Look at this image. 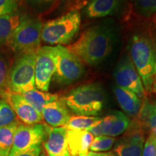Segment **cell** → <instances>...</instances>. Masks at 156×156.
Here are the masks:
<instances>
[{
    "label": "cell",
    "instance_id": "obj_38",
    "mask_svg": "<svg viewBox=\"0 0 156 156\" xmlns=\"http://www.w3.org/2000/svg\"><path fill=\"white\" fill-rule=\"evenodd\" d=\"M153 21H154V23H155V25H156V14H155V15H153Z\"/></svg>",
    "mask_w": 156,
    "mask_h": 156
},
{
    "label": "cell",
    "instance_id": "obj_32",
    "mask_svg": "<svg viewBox=\"0 0 156 156\" xmlns=\"http://www.w3.org/2000/svg\"><path fill=\"white\" fill-rule=\"evenodd\" d=\"M142 156H156V139L151 134L146 138Z\"/></svg>",
    "mask_w": 156,
    "mask_h": 156
},
{
    "label": "cell",
    "instance_id": "obj_9",
    "mask_svg": "<svg viewBox=\"0 0 156 156\" xmlns=\"http://www.w3.org/2000/svg\"><path fill=\"white\" fill-rule=\"evenodd\" d=\"M48 129L49 126L41 123L33 125L20 123L15 132L12 147L9 156L34 146L41 145L47 137Z\"/></svg>",
    "mask_w": 156,
    "mask_h": 156
},
{
    "label": "cell",
    "instance_id": "obj_34",
    "mask_svg": "<svg viewBox=\"0 0 156 156\" xmlns=\"http://www.w3.org/2000/svg\"><path fill=\"white\" fill-rule=\"evenodd\" d=\"M152 93H154L156 96V73L155 75V77L153 78V85H152Z\"/></svg>",
    "mask_w": 156,
    "mask_h": 156
},
{
    "label": "cell",
    "instance_id": "obj_13",
    "mask_svg": "<svg viewBox=\"0 0 156 156\" xmlns=\"http://www.w3.org/2000/svg\"><path fill=\"white\" fill-rule=\"evenodd\" d=\"M4 100L7 101L16 114L17 118L23 124L28 125L40 124L42 122L41 114L28 103L21 94L9 93Z\"/></svg>",
    "mask_w": 156,
    "mask_h": 156
},
{
    "label": "cell",
    "instance_id": "obj_24",
    "mask_svg": "<svg viewBox=\"0 0 156 156\" xmlns=\"http://www.w3.org/2000/svg\"><path fill=\"white\" fill-rule=\"evenodd\" d=\"M138 16L147 19L156 14V0H128Z\"/></svg>",
    "mask_w": 156,
    "mask_h": 156
},
{
    "label": "cell",
    "instance_id": "obj_18",
    "mask_svg": "<svg viewBox=\"0 0 156 156\" xmlns=\"http://www.w3.org/2000/svg\"><path fill=\"white\" fill-rule=\"evenodd\" d=\"M145 132L156 139V101H150L147 98L142 101V108L136 116Z\"/></svg>",
    "mask_w": 156,
    "mask_h": 156
},
{
    "label": "cell",
    "instance_id": "obj_7",
    "mask_svg": "<svg viewBox=\"0 0 156 156\" xmlns=\"http://www.w3.org/2000/svg\"><path fill=\"white\" fill-rule=\"evenodd\" d=\"M56 46V70L53 75L54 81L60 85H68L79 80L85 74V64L67 47Z\"/></svg>",
    "mask_w": 156,
    "mask_h": 156
},
{
    "label": "cell",
    "instance_id": "obj_5",
    "mask_svg": "<svg viewBox=\"0 0 156 156\" xmlns=\"http://www.w3.org/2000/svg\"><path fill=\"white\" fill-rule=\"evenodd\" d=\"M44 23L38 17L27 15L12 35L6 46L18 55L36 52L41 47Z\"/></svg>",
    "mask_w": 156,
    "mask_h": 156
},
{
    "label": "cell",
    "instance_id": "obj_17",
    "mask_svg": "<svg viewBox=\"0 0 156 156\" xmlns=\"http://www.w3.org/2000/svg\"><path fill=\"white\" fill-rule=\"evenodd\" d=\"M117 102L126 116L136 118L142 108V101L135 93L118 85L114 87Z\"/></svg>",
    "mask_w": 156,
    "mask_h": 156
},
{
    "label": "cell",
    "instance_id": "obj_11",
    "mask_svg": "<svg viewBox=\"0 0 156 156\" xmlns=\"http://www.w3.org/2000/svg\"><path fill=\"white\" fill-rule=\"evenodd\" d=\"M114 77L118 86L132 91L142 100L147 98L141 77L127 54L120 58L114 71Z\"/></svg>",
    "mask_w": 156,
    "mask_h": 156
},
{
    "label": "cell",
    "instance_id": "obj_25",
    "mask_svg": "<svg viewBox=\"0 0 156 156\" xmlns=\"http://www.w3.org/2000/svg\"><path fill=\"white\" fill-rule=\"evenodd\" d=\"M99 116H71L65 127L67 129L87 130L91 126L101 119Z\"/></svg>",
    "mask_w": 156,
    "mask_h": 156
},
{
    "label": "cell",
    "instance_id": "obj_35",
    "mask_svg": "<svg viewBox=\"0 0 156 156\" xmlns=\"http://www.w3.org/2000/svg\"><path fill=\"white\" fill-rule=\"evenodd\" d=\"M102 153H93V152H89L88 153L83 156H101Z\"/></svg>",
    "mask_w": 156,
    "mask_h": 156
},
{
    "label": "cell",
    "instance_id": "obj_20",
    "mask_svg": "<svg viewBox=\"0 0 156 156\" xmlns=\"http://www.w3.org/2000/svg\"><path fill=\"white\" fill-rule=\"evenodd\" d=\"M21 95L24 98L25 100L30 103L40 114H41L43 108L48 103L58 99V95L57 94H52L45 91L38 90L36 88L22 93Z\"/></svg>",
    "mask_w": 156,
    "mask_h": 156
},
{
    "label": "cell",
    "instance_id": "obj_2",
    "mask_svg": "<svg viewBox=\"0 0 156 156\" xmlns=\"http://www.w3.org/2000/svg\"><path fill=\"white\" fill-rule=\"evenodd\" d=\"M129 51L146 94H151L156 73V36L151 28L141 27L133 31L129 41Z\"/></svg>",
    "mask_w": 156,
    "mask_h": 156
},
{
    "label": "cell",
    "instance_id": "obj_36",
    "mask_svg": "<svg viewBox=\"0 0 156 156\" xmlns=\"http://www.w3.org/2000/svg\"><path fill=\"white\" fill-rule=\"evenodd\" d=\"M101 156H117L114 152H107V153H102Z\"/></svg>",
    "mask_w": 156,
    "mask_h": 156
},
{
    "label": "cell",
    "instance_id": "obj_4",
    "mask_svg": "<svg viewBox=\"0 0 156 156\" xmlns=\"http://www.w3.org/2000/svg\"><path fill=\"white\" fill-rule=\"evenodd\" d=\"M80 10L74 9L43 24L41 41L56 46L69 45L77 36L81 27Z\"/></svg>",
    "mask_w": 156,
    "mask_h": 156
},
{
    "label": "cell",
    "instance_id": "obj_22",
    "mask_svg": "<svg viewBox=\"0 0 156 156\" xmlns=\"http://www.w3.org/2000/svg\"><path fill=\"white\" fill-rule=\"evenodd\" d=\"M20 122L0 127V156H9L12 147L15 132Z\"/></svg>",
    "mask_w": 156,
    "mask_h": 156
},
{
    "label": "cell",
    "instance_id": "obj_8",
    "mask_svg": "<svg viewBox=\"0 0 156 156\" xmlns=\"http://www.w3.org/2000/svg\"><path fill=\"white\" fill-rule=\"evenodd\" d=\"M56 46H41L36 53L35 85L37 89L48 92L56 70Z\"/></svg>",
    "mask_w": 156,
    "mask_h": 156
},
{
    "label": "cell",
    "instance_id": "obj_19",
    "mask_svg": "<svg viewBox=\"0 0 156 156\" xmlns=\"http://www.w3.org/2000/svg\"><path fill=\"white\" fill-rule=\"evenodd\" d=\"M27 14L17 9L14 12L0 16V46L7 44L9 39Z\"/></svg>",
    "mask_w": 156,
    "mask_h": 156
},
{
    "label": "cell",
    "instance_id": "obj_30",
    "mask_svg": "<svg viewBox=\"0 0 156 156\" xmlns=\"http://www.w3.org/2000/svg\"><path fill=\"white\" fill-rule=\"evenodd\" d=\"M90 0H62L61 5V9L64 12L68 11L78 9L80 10L87 5Z\"/></svg>",
    "mask_w": 156,
    "mask_h": 156
},
{
    "label": "cell",
    "instance_id": "obj_16",
    "mask_svg": "<svg viewBox=\"0 0 156 156\" xmlns=\"http://www.w3.org/2000/svg\"><path fill=\"white\" fill-rule=\"evenodd\" d=\"M68 151L70 156H83L89 153L94 136L87 130L67 129Z\"/></svg>",
    "mask_w": 156,
    "mask_h": 156
},
{
    "label": "cell",
    "instance_id": "obj_23",
    "mask_svg": "<svg viewBox=\"0 0 156 156\" xmlns=\"http://www.w3.org/2000/svg\"><path fill=\"white\" fill-rule=\"evenodd\" d=\"M114 116L112 127L107 136L116 137L122 134L127 129L131 121L126 115L119 111H113L111 112Z\"/></svg>",
    "mask_w": 156,
    "mask_h": 156
},
{
    "label": "cell",
    "instance_id": "obj_26",
    "mask_svg": "<svg viewBox=\"0 0 156 156\" xmlns=\"http://www.w3.org/2000/svg\"><path fill=\"white\" fill-rule=\"evenodd\" d=\"M9 61L4 54L0 53V98L5 99L10 92L8 85L9 73L10 69Z\"/></svg>",
    "mask_w": 156,
    "mask_h": 156
},
{
    "label": "cell",
    "instance_id": "obj_28",
    "mask_svg": "<svg viewBox=\"0 0 156 156\" xmlns=\"http://www.w3.org/2000/svg\"><path fill=\"white\" fill-rule=\"evenodd\" d=\"M113 119L114 116L112 113H110L87 129V131L89 132L93 136H107L112 127Z\"/></svg>",
    "mask_w": 156,
    "mask_h": 156
},
{
    "label": "cell",
    "instance_id": "obj_14",
    "mask_svg": "<svg viewBox=\"0 0 156 156\" xmlns=\"http://www.w3.org/2000/svg\"><path fill=\"white\" fill-rule=\"evenodd\" d=\"M67 132V129L65 126H49L47 137L44 144L45 152L48 156H70L68 151Z\"/></svg>",
    "mask_w": 156,
    "mask_h": 156
},
{
    "label": "cell",
    "instance_id": "obj_1",
    "mask_svg": "<svg viewBox=\"0 0 156 156\" xmlns=\"http://www.w3.org/2000/svg\"><path fill=\"white\" fill-rule=\"evenodd\" d=\"M119 36V30L112 19L103 20L89 27L72 44L66 46L84 64L95 67L112 54Z\"/></svg>",
    "mask_w": 156,
    "mask_h": 156
},
{
    "label": "cell",
    "instance_id": "obj_31",
    "mask_svg": "<svg viewBox=\"0 0 156 156\" xmlns=\"http://www.w3.org/2000/svg\"><path fill=\"white\" fill-rule=\"evenodd\" d=\"M19 0H0V16L17 10Z\"/></svg>",
    "mask_w": 156,
    "mask_h": 156
},
{
    "label": "cell",
    "instance_id": "obj_21",
    "mask_svg": "<svg viewBox=\"0 0 156 156\" xmlns=\"http://www.w3.org/2000/svg\"><path fill=\"white\" fill-rule=\"evenodd\" d=\"M25 7L38 15L50 13L56 9L62 0H23Z\"/></svg>",
    "mask_w": 156,
    "mask_h": 156
},
{
    "label": "cell",
    "instance_id": "obj_33",
    "mask_svg": "<svg viewBox=\"0 0 156 156\" xmlns=\"http://www.w3.org/2000/svg\"><path fill=\"white\" fill-rule=\"evenodd\" d=\"M41 152L42 150L41 145H37L25 150L23 151L19 152L12 156H40Z\"/></svg>",
    "mask_w": 156,
    "mask_h": 156
},
{
    "label": "cell",
    "instance_id": "obj_27",
    "mask_svg": "<svg viewBox=\"0 0 156 156\" xmlns=\"http://www.w3.org/2000/svg\"><path fill=\"white\" fill-rule=\"evenodd\" d=\"M20 122L10 105L4 99H0V127H5Z\"/></svg>",
    "mask_w": 156,
    "mask_h": 156
},
{
    "label": "cell",
    "instance_id": "obj_10",
    "mask_svg": "<svg viewBox=\"0 0 156 156\" xmlns=\"http://www.w3.org/2000/svg\"><path fill=\"white\" fill-rule=\"evenodd\" d=\"M146 132L136 119L114 144V153L117 156H142Z\"/></svg>",
    "mask_w": 156,
    "mask_h": 156
},
{
    "label": "cell",
    "instance_id": "obj_37",
    "mask_svg": "<svg viewBox=\"0 0 156 156\" xmlns=\"http://www.w3.org/2000/svg\"><path fill=\"white\" fill-rule=\"evenodd\" d=\"M40 156H48V155L46 154V152H41V153Z\"/></svg>",
    "mask_w": 156,
    "mask_h": 156
},
{
    "label": "cell",
    "instance_id": "obj_12",
    "mask_svg": "<svg viewBox=\"0 0 156 156\" xmlns=\"http://www.w3.org/2000/svg\"><path fill=\"white\" fill-rule=\"evenodd\" d=\"M126 0H90L83 7L82 14L86 19H99L120 13Z\"/></svg>",
    "mask_w": 156,
    "mask_h": 156
},
{
    "label": "cell",
    "instance_id": "obj_29",
    "mask_svg": "<svg viewBox=\"0 0 156 156\" xmlns=\"http://www.w3.org/2000/svg\"><path fill=\"white\" fill-rule=\"evenodd\" d=\"M116 141V138L113 136H95L90 147V151L93 153H102V152L108 151L114 145Z\"/></svg>",
    "mask_w": 156,
    "mask_h": 156
},
{
    "label": "cell",
    "instance_id": "obj_15",
    "mask_svg": "<svg viewBox=\"0 0 156 156\" xmlns=\"http://www.w3.org/2000/svg\"><path fill=\"white\" fill-rule=\"evenodd\" d=\"M43 119L51 127L66 126L71 115L69 108L62 98L48 103L41 112Z\"/></svg>",
    "mask_w": 156,
    "mask_h": 156
},
{
    "label": "cell",
    "instance_id": "obj_6",
    "mask_svg": "<svg viewBox=\"0 0 156 156\" xmlns=\"http://www.w3.org/2000/svg\"><path fill=\"white\" fill-rule=\"evenodd\" d=\"M36 53L31 52L18 55L12 65L8 78V85L11 93L22 94L36 88Z\"/></svg>",
    "mask_w": 156,
    "mask_h": 156
},
{
    "label": "cell",
    "instance_id": "obj_3",
    "mask_svg": "<svg viewBox=\"0 0 156 156\" xmlns=\"http://www.w3.org/2000/svg\"><path fill=\"white\" fill-rule=\"evenodd\" d=\"M69 111L79 116H96L104 106V89L99 83L84 84L62 98Z\"/></svg>",
    "mask_w": 156,
    "mask_h": 156
}]
</instances>
